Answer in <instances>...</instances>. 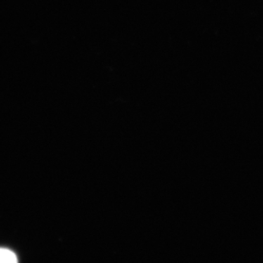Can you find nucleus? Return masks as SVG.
<instances>
[{
    "label": "nucleus",
    "instance_id": "obj_1",
    "mask_svg": "<svg viewBox=\"0 0 263 263\" xmlns=\"http://www.w3.org/2000/svg\"><path fill=\"white\" fill-rule=\"evenodd\" d=\"M18 262L16 255L9 249L0 248V263H15Z\"/></svg>",
    "mask_w": 263,
    "mask_h": 263
}]
</instances>
